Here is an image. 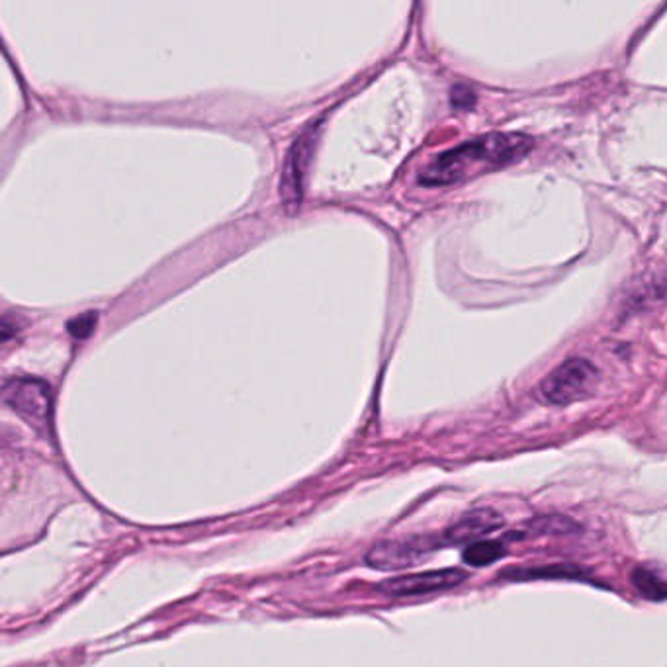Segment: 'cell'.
<instances>
[{
	"mask_svg": "<svg viewBox=\"0 0 667 667\" xmlns=\"http://www.w3.org/2000/svg\"><path fill=\"white\" fill-rule=\"evenodd\" d=\"M474 92L471 90L466 89V87H456V89L452 90V102L456 104V106H462V109H468L474 104Z\"/></svg>",
	"mask_w": 667,
	"mask_h": 667,
	"instance_id": "13",
	"label": "cell"
},
{
	"mask_svg": "<svg viewBox=\"0 0 667 667\" xmlns=\"http://www.w3.org/2000/svg\"><path fill=\"white\" fill-rule=\"evenodd\" d=\"M597 368L586 358H568L540 386L544 400L554 405H568L586 398L597 382Z\"/></svg>",
	"mask_w": 667,
	"mask_h": 667,
	"instance_id": "3",
	"label": "cell"
},
{
	"mask_svg": "<svg viewBox=\"0 0 667 667\" xmlns=\"http://www.w3.org/2000/svg\"><path fill=\"white\" fill-rule=\"evenodd\" d=\"M466 579H468V574H464L461 569H435V571L407 574V576L386 579L378 586V589L393 597H412V595H425L432 591L456 588Z\"/></svg>",
	"mask_w": 667,
	"mask_h": 667,
	"instance_id": "5",
	"label": "cell"
},
{
	"mask_svg": "<svg viewBox=\"0 0 667 667\" xmlns=\"http://www.w3.org/2000/svg\"><path fill=\"white\" fill-rule=\"evenodd\" d=\"M314 143V129H307L300 136V139H295L294 148L290 149V153H288L285 175H282V183H280V192H282V198H285L288 206H298L300 200H302L305 168H307V161L312 155Z\"/></svg>",
	"mask_w": 667,
	"mask_h": 667,
	"instance_id": "6",
	"label": "cell"
},
{
	"mask_svg": "<svg viewBox=\"0 0 667 667\" xmlns=\"http://www.w3.org/2000/svg\"><path fill=\"white\" fill-rule=\"evenodd\" d=\"M532 149V139L523 134H490L471 139L458 148L444 151L423 168L421 185L449 187L461 180L505 167L517 159L525 158Z\"/></svg>",
	"mask_w": 667,
	"mask_h": 667,
	"instance_id": "1",
	"label": "cell"
},
{
	"mask_svg": "<svg viewBox=\"0 0 667 667\" xmlns=\"http://www.w3.org/2000/svg\"><path fill=\"white\" fill-rule=\"evenodd\" d=\"M97 319H99V315L97 312H87V314L79 315V317H75V319H71L70 322V334L73 337H87V335L95 329V325H97Z\"/></svg>",
	"mask_w": 667,
	"mask_h": 667,
	"instance_id": "12",
	"label": "cell"
},
{
	"mask_svg": "<svg viewBox=\"0 0 667 667\" xmlns=\"http://www.w3.org/2000/svg\"><path fill=\"white\" fill-rule=\"evenodd\" d=\"M507 549L498 540H486V542H474L468 549L464 550V562L474 568L490 566L493 562L503 558Z\"/></svg>",
	"mask_w": 667,
	"mask_h": 667,
	"instance_id": "8",
	"label": "cell"
},
{
	"mask_svg": "<svg viewBox=\"0 0 667 667\" xmlns=\"http://www.w3.org/2000/svg\"><path fill=\"white\" fill-rule=\"evenodd\" d=\"M576 571L578 569L569 568V566H552V568L520 569L519 574H511V578H576Z\"/></svg>",
	"mask_w": 667,
	"mask_h": 667,
	"instance_id": "10",
	"label": "cell"
},
{
	"mask_svg": "<svg viewBox=\"0 0 667 667\" xmlns=\"http://www.w3.org/2000/svg\"><path fill=\"white\" fill-rule=\"evenodd\" d=\"M632 583L637 586L638 591L646 599L652 601H664L667 599V581L659 578L650 569L640 568L632 574Z\"/></svg>",
	"mask_w": 667,
	"mask_h": 667,
	"instance_id": "9",
	"label": "cell"
},
{
	"mask_svg": "<svg viewBox=\"0 0 667 667\" xmlns=\"http://www.w3.org/2000/svg\"><path fill=\"white\" fill-rule=\"evenodd\" d=\"M441 546L437 540L431 537H417V539L388 540L378 546H374L366 562L368 566L383 571H393V569H407L419 564L421 559L427 558L432 550Z\"/></svg>",
	"mask_w": 667,
	"mask_h": 667,
	"instance_id": "4",
	"label": "cell"
},
{
	"mask_svg": "<svg viewBox=\"0 0 667 667\" xmlns=\"http://www.w3.org/2000/svg\"><path fill=\"white\" fill-rule=\"evenodd\" d=\"M501 525H503V517L498 511L474 509L452 525L446 532V540L454 544L480 540L491 534L493 530L501 529Z\"/></svg>",
	"mask_w": 667,
	"mask_h": 667,
	"instance_id": "7",
	"label": "cell"
},
{
	"mask_svg": "<svg viewBox=\"0 0 667 667\" xmlns=\"http://www.w3.org/2000/svg\"><path fill=\"white\" fill-rule=\"evenodd\" d=\"M2 400L21 415L32 429L50 435L53 421V395L50 386L38 378H9L2 388Z\"/></svg>",
	"mask_w": 667,
	"mask_h": 667,
	"instance_id": "2",
	"label": "cell"
},
{
	"mask_svg": "<svg viewBox=\"0 0 667 667\" xmlns=\"http://www.w3.org/2000/svg\"><path fill=\"white\" fill-rule=\"evenodd\" d=\"M530 529L534 532H549V534H568L571 530H576V523L564 519V517H546V519L532 523Z\"/></svg>",
	"mask_w": 667,
	"mask_h": 667,
	"instance_id": "11",
	"label": "cell"
}]
</instances>
